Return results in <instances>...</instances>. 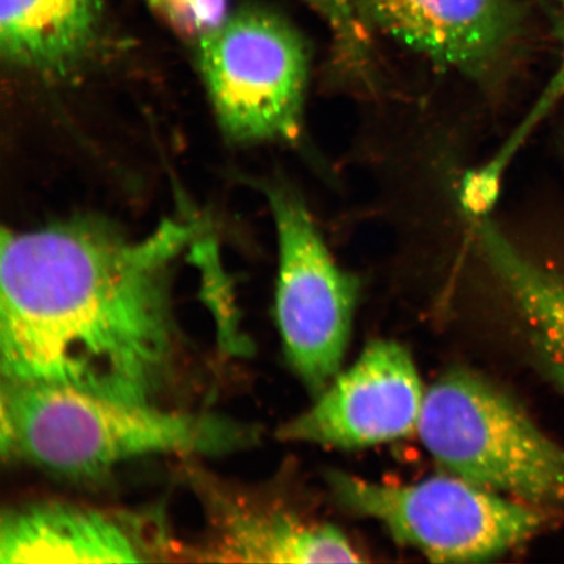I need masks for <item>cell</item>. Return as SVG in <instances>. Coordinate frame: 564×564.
<instances>
[{"instance_id": "cell-13", "label": "cell", "mask_w": 564, "mask_h": 564, "mask_svg": "<svg viewBox=\"0 0 564 564\" xmlns=\"http://www.w3.org/2000/svg\"><path fill=\"white\" fill-rule=\"evenodd\" d=\"M319 13L334 34L337 58L350 69L368 68L370 40L350 0H302Z\"/></svg>"}, {"instance_id": "cell-9", "label": "cell", "mask_w": 564, "mask_h": 564, "mask_svg": "<svg viewBox=\"0 0 564 564\" xmlns=\"http://www.w3.org/2000/svg\"><path fill=\"white\" fill-rule=\"evenodd\" d=\"M207 513V561L251 563H358L357 549L340 529L310 523L285 510L251 503L241 488L196 471Z\"/></svg>"}, {"instance_id": "cell-5", "label": "cell", "mask_w": 564, "mask_h": 564, "mask_svg": "<svg viewBox=\"0 0 564 564\" xmlns=\"http://www.w3.org/2000/svg\"><path fill=\"white\" fill-rule=\"evenodd\" d=\"M197 42L210 101L230 139L300 137L310 53L291 21L263 6H245Z\"/></svg>"}, {"instance_id": "cell-12", "label": "cell", "mask_w": 564, "mask_h": 564, "mask_svg": "<svg viewBox=\"0 0 564 564\" xmlns=\"http://www.w3.org/2000/svg\"><path fill=\"white\" fill-rule=\"evenodd\" d=\"M474 221L477 241L511 295L535 358L564 392V278L529 260L488 217Z\"/></svg>"}, {"instance_id": "cell-8", "label": "cell", "mask_w": 564, "mask_h": 564, "mask_svg": "<svg viewBox=\"0 0 564 564\" xmlns=\"http://www.w3.org/2000/svg\"><path fill=\"white\" fill-rule=\"evenodd\" d=\"M365 25L436 66L491 74L523 32L519 0H350Z\"/></svg>"}, {"instance_id": "cell-2", "label": "cell", "mask_w": 564, "mask_h": 564, "mask_svg": "<svg viewBox=\"0 0 564 564\" xmlns=\"http://www.w3.org/2000/svg\"><path fill=\"white\" fill-rule=\"evenodd\" d=\"M2 453L70 479H95L159 454L223 455L256 429L216 414L166 411L70 388L2 380Z\"/></svg>"}, {"instance_id": "cell-10", "label": "cell", "mask_w": 564, "mask_h": 564, "mask_svg": "<svg viewBox=\"0 0 564 564\" xmlns=\"http://www.w3.org/2000/svg\"><path fill=\"white\" fill-rule=\"evenodd\" d=\"M137 518L61 502L3 513L0 563H137L164 553Z\"/></svg>"}, {"instance_id": "cell-11", "label": "cell", "mask_w": 564, "mask_h": 564, "mask_svg": "<svg viewBox=\"0 0 564 564\" xmlns=\"http://www.w3.org/2000/svg\"><path fill=\"white\" fill-rule=\"evenodd\" d=\"M102 0H0V53L11 66L63 74L102 37Z\"/></svg>"}, {"instance_id": "cell-3", "label": "cell", "mask_w": 564, "mask_h": 564, "mask_svg": "<svg viewBox=\"0 0 564 564\" xmlns=\"http://www.w3.org/2000/svg\"><path fill=\"white\" fill-rule=\"evenodd\" d=\"M420 441L449 475L542 511L564 512V447L477 373H443L425 393Z\"/></svg>"}, {"instance_id": "cell-7", "label": "cell", "mask_w": 564, "mask_h": 564, "mask_svg": "<svg viewBox=\"0 0 564 564\" xmlns=\"http://www.w3.org/2000/svg\"><path fill=\"white\" fill-rule=\"evenodd\" d=\"M426 390L403 345L372 341L314 404L279 430L281 440L356 449L417 432Z\"/></svg>"}, {"instance_id": "cell-4", "label": "cell", "mask_w": 564, "mask_h": 564, "mask_svg": "<svg viewBox=\"0 0 564 564\" xmlns=\"http://www.w3.org/2000/svg\"><path fill=\"white\" fill-rule=\"evenodd\" d=\"M327 481L345 510L376 520L432 562L496 560L531 540L546 521L538 507L449 474L390 485L335 470Z\"/></svg>"}, {"instance_id": "cell-6", "label": "cell", "mask_w": 564, "mask_h": 564, "mask_svg": "<svg viewBox=\"0 0 564 564\" xmlns=\"http://www.w3.org/2000/svg\"><path fill=\"white\" fill-rule=\"evenodd\" d=\"M279 241L274 315L289 365L314 393L349 348L358 281L336 262L308 209L285 188L268 192Z\"/></svg>"}, {"instance_id": "cell-14", "label": "cell", "mask_w": 564, "mask_h": 564, "mask_svg": "<svg viewBox=\"0 0 564 564\" xmlns=\"http://www.w3.org/2000/svg\"><path fill=\"white\" fill-rule=\"evenodd\" d=\"M176 33L199 41L228 18V0H147Z\"/></svg>"}, {"instance_id": "cell-1", "label": "cell", "mask_w": 564, "mask_h": 564, "mask_svg": "<svg viewBox=\"0 0 564 564\" xmlns=\"http://www.w3.org/2000/svg\"><path fill=\"white\" fill-rule=\"evenodd\" d=\"M196 237L176 220L143 239L94 218L3 230L2 380L160 405L182 350L172 267Z\"/></svg>"}, {"instance_id": "cell-15", "label": "cell", "mask_w": 564, "mask_h": 564, "mask_svg": "<svg viewBox=\"0 0 564 564\" xmlns=\"http://www.w3.org/2000/svg\"><path fill=\"white\" fill-rule=\"evenodd\" d=\"M561 41H562V61L558 70L553 77V82L550 83V86L544 91V96H542V101L546 105L552 106L556 101L561 100L564 97V25L561 30Z\"/></svg>"}]
</instances>
